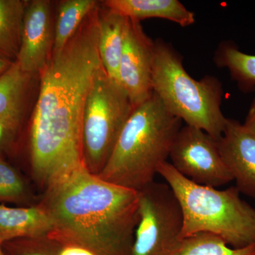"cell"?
<instances>
[{
    "label": "cell",
    "instance_id": "obj_6",
    "mask_svg": "<svg viewBox=\"0 0 255 255\" xmlns=\"http://www.w3.org/2000/svg\"><path fill=\"white\" fill-rule=\"evenodd\" d=\"M135 107L127 92L101 65L87 94L82 124V159L90 173L99 175Z\"/></svg>",
    "mask_w": 255,
    "mask_h": 255
},
{
    "label": "cell",
    "instance_id": "obj_23",
    "mask_svg": "<svg viewBox=\"0 0 255 255\" xmlns=\"http://www.w3.org/2000/svg\"><path fill=\"white\" fill-rule=\"evenodd\" d=\"M58 247L38 246L30 247L20 255H58Z\"/></svg>",
    "mask_w": 255,
    "mask_h": 255
},
{
    "label": "cell",
    "instance_id": "obj_10",
    "mask_svg": "<svg viewBox=\"0 0 255 255\" xmlns=\"http://www.w3.org/2000/svg\"><path fill=\"white\" fill-rule=\"evenodd\" d=\"M54 23L52 3L48 0L27 1L23 14L18 63L23 72L39 76L53 54Z\"/></svg>",
    "mask_w": 255,
    "mask_h": 255
},
{
    "label": "cell",
    "instance_id": "obj_21",
    "mask_svg": "<svg viewBox=\"0 0 255 255\" xmlns=\"http://www.w3.org/2000/svg\"><path fill=\"white\" fill-rule=\"evenodd\" d=\"M21 121H0V154L14 141Z\"/></svg>",
    "mask_w": 255,
    "mask_h": 255
},
{
    "label": "cell",
    "instance_id": "obj_14",
    "mask_svg": "<svg viewBox=\"0 0 255 255\" xmlns=\"http://www.w3.org/2000/svg\"><path fill=\"white\" fill-rule=\"evenodd\" d=\"M128 20V18L107 8L103 11L98 9L97 46L101 64L109 77L119 85V65Z\"/></svg>",
    "mask_w": 255,
    "mask_h": 255
},
{
    "label": "cell",
    "instance_id": "obj_5",
    "mask_svg": "<svg viewBox=\"0 0 255 255\" xmlns=\"http://www.w3.org/2000/svg\"><path fill=\"white\" fill-rule=\"evenodd\" d=\"M152 86L166 109L186 125L201 129L216 140L222 136L228 119L221 110V82L213 76L194 80L180 55L162 40L155 41Z\"/></svg>",
    "mask_w": 255,
    "mask_h": 255
},
{
    "label": "cell",
    "instance_id": "obj_12",
    "mask_svg": "<svg viewBox=\"0 0 255 255\" xmlns=\"http://www.w3.org/2000/svg\"><path fill=\"white\" fill-rule=\"evenodd\" d=\"M53 219L42 206L10 208L0 204V241L26 238L50 237L54 232Z\"/></svg>",
    "mask_w": 255,
    "mask_h": 255
},
{
    "label": "cell",
    "instance_id": "obj_13",
    "mask_svg": "<svg viewBox=\"0 0 255 255\" xmlns=\"http://www.w3.org/2000/svg\"><path fill=\"white\" fill-rule=\"evenodd\" d=\"M105 7L129 19L139 21L145 18L169 20L182 27L195 22V15L178 0H107Z\"/></svg>",
    "mask_w": 255,
    "mask_h": 255
},
{
    "label": "cell",
    "instance_id": "obj_18",
    "mask_svg": "<svg viewBox=\"0 0 255 255\" xmlns=\"http://www.w3.org/2000/svg\"><path fill=\"white\" fill-rule=\"evenodd\" d=\"M218 66L229 70L233 80L243 92H251L255 87V55L243 53L234 43H221L215 55Z\"/></svg>",
    "mask_w": 255,
    "mask_h": 255
},
{
    "label": "cell",
    "instance_id": "obj_24",
    "mask_svg": "<svg viewBox=\"0 0 255 255\" xmlns=\"http://www.w3.org/2000/svg\"><path fill=\"white\" fill-rule=\"evenodd\" d=\"M243 126L255 135V99L252 103L251 108L247 115L246 122Z\"/></svg>",
    "mask_w": 255,
    "mask_h": 255
},
{
    "label": "cell",
    "instance_id": "obj_7",
    "mask_svg": "<svg viewBox=\"0 0 255 255\" xmlns=\"http://www.w3.org/2000/svg\"><path fill=\"white\" fill-rule=\"evenodd\" d=\"M182 210L168 184L139 191V219L130 255H170L182 240Z\"/></svg>",
    "mask_w": 255,
    "mask_h": 255
},
{
    "label": "cell",
    "instance_id": "obj_9",
    "mask_svg": "<svg viewBox=\"0 0 255 255\" xmlns=\"http://www.w3.org/2000/svg\"><path fill=\"white\" fill-rule=\"evenodd\" d=\"M155 42L144 33L139 21L128 20L119 65V82L134 107L153 94L152 86Z\"/></svg>",
    "mask_w": 255,
    "mask_h": 255
},
{
    "label": "cell",
    "instance_id": "obj_1",
    "mask_svg": "<svg viewBox=\"0 0 255 255\" xmlns=\"http://www.w3.org/2000/svg\"><path fill=\"white\" fill-rule=\"evenodd\" d=\"M98 8L40 74V90L29 133L33 174L47 189L85 167L82 116L101 64L97 46Z\"/></svg>",
    "mask_w": 255,
    "mask_h": 255
},
{
    "label": "cell",
    "instance_id": "obj_16",
    "mask_svg": "<svg viewBox=\"0 0 255 255\" xmlns=\"http://www.w3.org/2000/svg\"><path fill=\"white\" fill-rule=\"evenodd\" d=\"M95 0H65L58 6L54 23V45L53 54H58L65 48L68 42L87 16L97 8Z\"/></svg>",
    "mask_w": 255,
    "mask_h": 255
},
{
    "label": "cell",
    "instance_id": "obj_11",
    "mask_svg": "<svg viewBox=\"0 0 255 255\" xmlns=\"http://www.w3.org/2000/svg\"><path fill=\"white\" fill-rule=\"evenodd\" d=\"M218 141L221 157L236 181L238 191L255 198V135L243 124L228 119Z\"/></svg>",
    "mask_w": 255,
    "mask_h": 255
},
{
    "label": "cell",
    "instance_id": "obj_20",
    "mask_svg": "<svg viewBox=\"0 0 255 255\" xmlns=\"http://www.w3.org/2000/svg\"><path fill=\"white\" fill-rule=\"evenodd\" d=\"M26 195L22 178L9 163L0 157V202H16Z\"/></svg>",
    "mask_w": 255,
    "mask_h": 255
},
{
    "label": "cell",
    "instance_id": "obj_26",
    "mask_svg": "<svg viewBox=\"0 0 255 255\" xmlns=\"http://www.w3.org/2000/svg\"><path fill=\"white\" fill-rule=\"evenodd\" d=\"M1 244H2V243L0 241V255H5L4 253H3L2 250H1Z\"/></svg>",
    "mask_w": 255,
    "mask_h": 255
},
{
    "label": "cell",
    "instance_id": "obj_17",
    "mask_svg": "<svg viewBox=\"0 0 255 255\" xmlns=\"http://www.w3.org/2000/svg\"><path fill=\"white\" fill-rule=\"evenodd\" d=\"M27 1L0 0V56L14 62L21 45Z\"/></svg>",
    "mask_w": 255,
    "mask_h": 255
},
{
    "label": "cell",
    "instance_id": "obj_2",
    "mask_svg": "<svg viewBox=\"0 0 255 255\" xmlns=\"http://www.w3.org/2000/svg\"><path fill=\"white\" fill-rule=\"evenodd\" d=\"M41 206L54 223L51 241L97 255H131L138 191L104 180L83 167L47 189Z\"/></svg>",
    "mask_w": 255,
    "mask_h": 255
},
{
    "label": "cell",
    "instance_id": "obj_19",
    "mask_svg": "<svg viewBox=\"0 0 255 255\" xmlns=\"http://www.w3.org/2000/svg\"><path fill=\"white\" fill-rule=\"evenodd\" d=\"M170 255H255V245L236 249L217 236L201 233L183 238Z\"/></svg>",
    "mask_w": 255,
    "mask_h": 255
},
{
    "label": "cell",
    "instance_id": "obj_15",
    "mask_svg": "<svg viewBox=\"0 0 255 255\" xmlns=\"http://www.w3.org/2000/svg\"><path fill=\"white\" fill-rule=\"evenodd\" d=\"M33 77L16 62L0 75V121H21L28 86Z\"/></svg>",
    "mask_w": 255,
    "mask_h": 255
},
{
    "label": "cell",
    "instance_id": "obj_25",
    "mask_svg": "<svg viewBox=\"0 0 255 255\" xmlns=\"http://www.w3.org/2000/svg\"><path fill=\"white\" fill-rule=\"evenodd\" d=\"M14 62L0 56V75L6 72Z\"/></svg>",
    "mask_w": 255,
    "mask_h": 255
},
{
    "label": "cell",
    "instance_id": "obj_4",
    "mask_svg": "<svg viewBox=\"0 0 255 255\" xmlns=\"http://www.w3.org/2000/svg\"><path fill=\"white\" fill-rule=\"evenodd\" d=\"M157 174L172 189L182 210V239L206 233L236 249L255 246V209L241 199L237 188L219 190L199 185L167 161L159 166Z\"/></svg>",
    "mask_w": 255,
    "mask_h": 255
},
{
    "label": "cell",
    "instance_id": "obj_3",
    "mask_svg": "<svg viewBox=\"0 0 255 255\" xmlns=\"http://www.w3.org/2000/svg\"><path fill=\"white\" fill-rule=\"evenodd\" d=\"M182 122L152 94L134 109L99 177L140 191L154 182L167 162Z\"/></svg>",
    "mask_w": 255,
    "mask_h": 255
},
{
    "label": "cell",
    "instance_id": "obj_8",
    "mask_svg": "<svg viewBox=\"0 0 255 255\" xmlns=\"http://www.w3.org/2000/svg\"><path fill=\"white\" fill-rule=\"evenodd\" d=\"M169 157L179 174L199 185L216 188L233 181L217 140L197 128H181Z\"/></svg>",
    "mask_w": 255,
    "mask_h": 255
},
{
    "label": "cell",
    "instance_id": "obj_22",
    "mask_svg": "<svg viewBox=\"0 0 255 255\" xmlns=\"http://www.w3.org/2000/svg\"><path fill=\"white\" fill-rule=\"evenodd\" d=\"M58 255H97L90 250L75 245H60Z\"/></svg>",
    "mask_w": 255,
    "mask_h": 255
}]
</instances>
